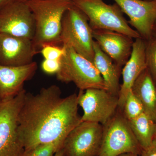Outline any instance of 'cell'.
Wrapping results in <instances>:
<instances>
[{"instance_id":"5bb4252c","label":"cell","mask_w":156,"mask_h":156,"mask_svg":"<svg viewBox=\"0 0 156 156\" xmlns=\"http://www.w3.org/2000/svg\"><path fill=\"white\" fill-rule=\"evenodd\" d=\"M146 41L142 38L135 39L130 58L123 66V82L119 94V108L122 110L126 97L140 75L147 68L146 59Z\"/></svg>"},{"instance_id":"d4e9b609","label":"cell","mask_w":156,"mask_h":156,"mask_svg":"<svg viewBox=\"0 0 156 156\" xmlns=\"http://www.w3.org/2000/svg\"><path fill=\"white\" fill-rule=\"evenodd\" d=\"M14 0H0V10Z\"/></svg>"},{"instance_id":"5b68a950","label":"cell","mask_w":156,"mask_h":156,"mask_svg":"<svg viewBox=\"0 0 156 156\" xmlns=\"http://www.w3.org/2000/svg\"><path fill=\"white\" fill-rule=\"evenodd\" d=\"M92 32L87 16L73 4L62 18L60 44L71 47L93 62L94 40Z\"/></svg>"},{"instance_id":"ba28073f","label":"cell","mask_w":156,"mask_h":156,"mask_svg":"<svg viewBox=\"0 0 156 156\" xmlns=\"http://www.w3.org/2000/svg\"><path fill=\"white\" fill-rule=\"evenodd\" d=\"M78 105L83 114L81 122H93L105 125L119 108V97L103 89L80 90Z\"/></svg>"},{"instance_id":"f1b7e54d","label":"cell","mask_w":156,"mask_h":156,"mask_svg":"<svg viewBox=\"0 0 156 156\" xmlns=\"http://www.w3.org/2000/svg\"><path fill=\"white\" fill-rule=\"evenodd\" d=\"M154 140L156 141V125L155 130L154 134Z\"/></svg>"},{"instance_id":"3957f363","label":"cell","mask_w":156,"mask_h":156,"mask_svg":"<svg viewBox=\"0 0 156 156\" xmlns=\"http://www.w3.org/2000/svg\"><path fill=\"white\" fill-rule=\"evenodd\" d=\"M72 2L87 16L92 30H106L124 34L132 38H141L128 24L122 11L116 3L108 5L103 0H72Z\"/></svg>"},{"instance_id":"8992f818","label":"cell","mask_w":156,"mask_h":156,"mask_svg":"<svg viewBox=\"0 0 156 156\" xmlns=\"http://www.w3.org/2000/svg\"><path fill=\"white\" fill-rule=\"evenodd\" d=\"M26 91L0 101V156H20L24 150L18 133V116Z\"/></svg>"},{"instance_id":"d6986e66","label":"cell","mask_w":156,"mask_h":156,"mask_svg":"<svg viewBox=\"0 0 156 156\" xmlns=\"http://www.w3.org/2000/svg\"><path fill=\"white\" fill-rule=\"evenodd\" d=\"M122 112L128 121L133 119L144 112L142 103L131 90L126 97Z\"/></svg>"},{"instance_id":"484cf974","label":"cell","mask_w":156,"mask_h":156,"mask_svg":"<svg viewBox=\"0 0 156 156\" xmlns=\"http://www.w3.org/2000/svg\"><path fill=\"white\" fill-rule=\"evenodd\" d=\"M54 156H66L65 154L64 151H63V150L62 149V148L58 150L57 152H56V153L55 154Z\"/></svg>"},{"instance_id":"4fadbf2b","label":"cell","mask_w":156,"mask_h":156,"mask_svg":"<svg viewBox=\"0 0 156 156\" xmlns=\"http://www.w3.org/2000/svg\"><path fill=\"white\" fill-rule=\"evenodd\" d=\"M93 39L101 50L122 69L130 58L133 39L124 34L106 30H94Z\"/></svg>"},{"instance_id":"52a82bcc","label":"cell","mask_w":156,"mask_h":156,"mask_svg":"<svg viewBox=\"0 0 156 156\" xmlns=\"http://www.w3.org/2000/svg\"><path fill=\"white\" fill-rule=\"evenodd\" d=\"M141 150L128 120L120 109L103 126L102 143L98 156H118L128 153L140 155Z\"/></svg>"},{"instance_id":"ffe728a7","label":"cell","mask_w":156,"mask_h":156,"mask_svg":"<svg viewBox=\"0 0 156 156\" xmlns=\"http://www.w3.org/2000/svg\"><path fill=\"white\" fill-rule=\"evenodd\" d=\"M64 140H58L46 144H41L30 149L24 150L20 156H54L62 147Z\"/></svg>"},{"instance_id":"277c9868","label":"cell","mask_w":156,"mask_h":156,"mask_svg":"<svg viewBox=\"0 0 156 156\" xmlns=\"http://www.w3.org/2000/svg\"><path fill=\"white\" fill-rule=\"evenodd\" d=\"M63 46V45H62ZM65 47V53L60 59L61 66L56 74L58 80L73 82L80 90L108 88L94 63L76 52L72 48Z\"/></svg>"},{"instance_id":"9c48e42d","label":"cell","mask_w":156,"mask_h":156,"mask_svg":"<svg viewBox=\"0 0 156 156\" xmlns=\"http://www.w3.org/2000/svg\"><path fill=\"white\" fill-rule=\"evenodd\" d=\"M103 133L101 124L81 122L66 136L62 148L66 156H98Z\"/></svg>"},{"instance_id":"7a4b0ae2","label":"cell","mask_w":156,"mask_h":156,"mask_svg":"<svg viewBox=\"0 0 156 156\" xmlns=\"http://www.w3.org/2000/svg\"><path fill=\"white\" fill-rule=\"evenodd\" d=\"M26 3L35 21L32 41L37 50L40 52L46 45L60 44L62 18L73 5L72 0H29Z\"/></svg>"},{"instance_id":"44dd1931","label":"cell","mask_w":156,"mask_h":156,"mask_svg":"<svg viewBox=\"0 0 156 156\" xmlns=\"http://www.w3.org/2000/svg\"><path fill=\"white\" fill-rule=\"evenodd\" d=\"M145 54L147 68L156 82V37L146 41Z\"/></svg>"},{"instance_id":"2e32d148","label":"cell","mask_w":156,"mask_h":156,"mask_svg":"<svg viewBox=\"0 0 156 156\" xmlns=\"http://www.w3.org/2000/svg\"><path fill=\"white\" fill-rule=\"evenodd\" d=\"M93 47L94 56L93 63L103 78L108 91L119 96L120 89L119 79L122 69L101 50L95 41Z\"/></svg>"},{"instance_id":"9a60e30c","label":"cell","mask_w":156,"mask_h":156,"mask_svg":"<svg viewBox=\"0 0 156 156\" xmlns=\"http://www.w3.org/2000/svg\"><path fill=\"white\" fill-rule=\"evenodd\" d=\"M37 64L36 62L22 66L0 65V101L17 96L23 89L24 83L34 75Z\"/></svg>"},{"instance_id":"4316f807","label":"cell","mask_w":156,"mask_h":156,"mask_svg":"<svg viewBox=\"0 0 156 156\" xmlns=\"http://www.w3.org/2000/svg\"><path fill=\"white\" fill-rule=\"evenodd\" d=\"M118 156H140V155L138 154H136L128 153L122 154H120Z\"/></svg>"},{"instance_id":"8fae6325","label":"cell","mask_w":156,"mask_h":156,"mask_svg":"<svg viewBox=\"0 0 156 156\" xmlns=\"http://www.w3.org/2000/svg\"><path fill=\"white\" fill-rule=\"evenodd\" d=\"M123 13L129 17L128 23L135 29L142 39L153 37L156 21V0H113Z\"/></svg>"},{"instance_id":"6da1fadb","label":"cell","mask_w":156,"mask_h":156,"mask_svg":"<svg viewBox=\"0 0 156 156\" xmlns=\"http://www.w3.org/2000/svg\"><path fill=\"white\" fill-rule=\"evenodd\" d=\"M78 96H61L56 85L33 95L26 92L18 116V133L24 150L41 144L64 140L81 122Z\"/></svg>"},{"instance_id":"e0dca14e","label":"cell","mask_w":156,"mask_h":156,"mask_svg":"<svg viewBox=\"0 0 156 156\" xmlns=\"http://www.w3.org/2000/svg\"><path fill=\"white\" fill-rule=\"evenodd\" d=\"M155 83L147 68L135 81L131 90L142 103L144 112L156 123Z\"/></svg>"},{"instance_id":"7402d4cb","label":"cell","mask_w":156,"mask_h":156,"mask_svg":"<svg viewBox=\"0 0 156 156\" xmlns=\"http://www.w3.org/2000/svg\"><path fill=\"white\" fill-rule=\"evenodd\" d=\"M40 52L44 59L60 60L65 53V47L62 45H46L41 48Z\"/></svg>"},{"instance_id":"cb8c5ba5","label":"cell","mask_w":156,"mask_h":156,"mask_svg":"<svg viewBox=\"0 0 156 156\" xmlns=\"http://www.w3.org/2000/svg\"><path fill=\"white\" fill-rule=\"evenodd\" d=\"M140 156H156V141L154 140L150 145L143 149Z\"/></svg>"},{"instance_id":"f546056e","label":"cell","mask_w":156,"mask_h":156,"mask_svg":"<svg viewBox=\"0 0 156 156\" xmlns=\"http://www.w3.org/2000/svg\"><path fill=\"white\" fill-rule=\"evenodd\" d=\"M16 1H20V2H26L27 1H29V0H16Z\"/></svg>"},{"instance_id":"4dcf8cb0","label":"cell","mask_w":156,"mask_h":156,"mask_svg":"<svg viewBox=\"0 0 156 156\" xmlns=\"http://www.w3.org/2000/svg\"><path fill=\"white\" fill-rule=\"evenodd\" d=\"M145 1H152V0H145Z\"/></svg>"},{"instance_id":"30bf717a","label":"cell","mask_w":156,"mask_h":156,"mask_svg":"<svg viewBox=\"0 0 156 156\" xmlns=\"http://www.w3.org/2000/svg\"><path fill=\"white\" fill-rule=\"evenodd\" d=\"M36 24L26 2L14 0L0 10V33L33 40Z\"/></svg>"},{"instance_id":"83f0119b","label":"cell","mask_w":156,"mask_h":156,"mask_svg":"<svg viewBox=\"0 0 156 156\" xmlns=\"http://www.w3.org/2000/svg\"><path fill=\"white\" fill-rule=\"evenodd\" d=\"M153 37H156V21L154 24L153 30Z\"/></svg>"},{"instance_id":"ac0fdd59","label":"cell","mask_w":156,"mask_h":156,"mask_svg":"<svg viewBox=\"0 0 156 156\" xmlns=\"http://www.w3.org/2000/svg\"><path fill=\"white\" fill-rule=\"evenodd\" d=\"M128 122L142 149L148 147L152 143L156 123L149 115L144 112Z\"/></svg>"},{"instance_id":"7c38bea8","label":"cell","mask_w":156,"mask_h":156,"mask_svg":"<svg viewBox=\"0 0 156 156\" xmlns=\"http://www.w3.org/2000/svg\"><path fill=\"white\" fill-rule=\"evenodd\" d=\"M39 52L30 39L0 33V65L17 66L30 64Z\"/></svg>"},{"instance_id":"603a6c76","label":"cell","mask_w":156,"mask_h":156,"mask_svg":"<svg viewBox=\"0 0 156 156\" xmlns=\"http://www.w3.org/2000/svg\"><path fill=\"white\" fill-rule=\"evenodd\" d=\"M60 60L44 59L41 63L42 69L48 74H56L60 69Z\"/></svg>"}]
</instances>
